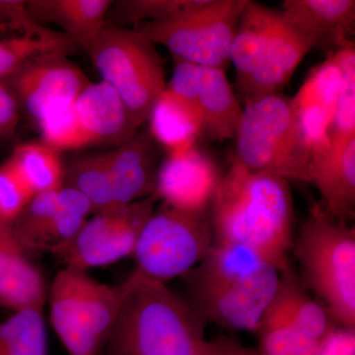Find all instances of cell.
Masks as SVG:
<instances>
[{
    "label": "cell",
    "mask_w": 355,
    "mask_h": 355,
    "mask_svg": "<svg viewBox=\"0 0 355 355\" xmlns=\"http://www.w3.org/2000/svg\"><path fill=\"white\" fill-rule=\"evenodd\" d=\"M209 207L214 241L247 248L280 272L294 244L288 181L251 171L231 155Z\"/></svg>",
    "instance_id": "1"
},
{
    "label": "cell",
    "mask_w": 355,
    "mask_h": 355,
    "mask_svg": "<svg viewBox=\"0 0 355 355\" xmlns=\"http://www.w3.org/2000/svg\"><path fill=\"white\" fill-rule=\"evenodd\" d=\"M102 354L207 355L205 321L165 284L130 273Z\"/></svg>",
    "instance_id": "2"
},
{
    "label": "cell",
    "mask_w": 355,
    "mask_h": 355,
    "mask_svg": "<svg viewBox=\"0 0 355 355\" xmlns=\"http://www.w3.org/2000/svg\"><path fill=\"white\" fill-rule=\"evenodd\" d=\"M182 277L187 301L205 322L256 333L277 294L280 270L247 248L214 241L205 259Z\"/></svg>",
    "instance_id": "3"
},
{
    "label": "cell",
    "mask_w": 355,
    "mask_h": 355,
    "mask_svg": "<svg viewBox=\"0 0 355 355\" xmlns=\"http://www.w3.org/2000/svg\"><path fill=\"white\" fill-rule=\"evenodd\" d=\"M303 284L336 323L355 330V228L333 218L317 203L293 244Z\"/></svg>",
    "instance_id": "4"
},
{
    "label": "cell",
    "mask_w": 355,
    "mask_h": 355,
    "mask_svg": "<svg viewBox=\"0 0 355 355\" xmlns=\"http://www.w3.org/2000/svg\"><path fill=\"white\" fill-rule=\"evenodd\" d=\"M233 156L251 171L311 182L312 153L299 128L291 98L282 93L244 103Z\"/></svg>",
    "instance_id": "5"
},
{
    "label": "cell",
    "mask_w": 355,
    "mask_h": 355,
    "mask_svg": "<svg viewBox=\"0 0 355 355\" xmlns=\"http://www.w3.org/2000/svg\"><path fill=\"white\" fill-rule=\"evenodd\" d=\"M88 55L102 81L120 96L135 125L147 123L167 86L155 44L137 29L108 22Z\"/></svg>",
    "instance_id": "6"
},
{
    "label": "cell",
    "mask_w": 355,
    "mask_h": 355,
    "mask_svg": "<svg viewBox=\"0 0 355 355\" xmlns=\"http://www.w3.org/2000/svg\"><path fill=\"white\" fill-rule=\"evenodd\" d=\"M214 243L209 211L190 214L163 205L140 233L132 254L135 272L166 284L198 266Z\"/></svg>",
    "instance_id": "7"
},
{
    "label": "cell",
    "mask_w": 355,
    "mask_h": 355,
    "mask_svg": "<svg viewBox=\"0 0 355 355\" xmlns=\"http://www.w3.org/2000/svg\"><path fill=\"white\" fill-rule=\"evenodd\" d=\"M246 0H205L172 19L147 22L135 28L173 58L207 69L230 62V49Z\"/></svg>",
    "instance_id": "8"
},
{
    "label": "cell",
    "mask_w": 355,
    "mask_h": 355,
    "mask_svg": "<svg viewBox=\"0 0 355 355\" xmlns=\"http://www.w3.org/2000/svg\"><path fill=\"white\" fill-rule=\"evenodd\" d=\"M156 202L157 198L151 196L121 209L93 214L55 256L67 268L84 272L132 256L142 229L155 211Z\"/></svg>",
    "instance_id": "9"
},
{
    "label": "cell",
    "mask_w": 355,
    "mask_h": 355,
    "mask_svg": "<svg viewBox=\"0 0 355 355\" xmlns=\"http://www.w3.org/2000/svg\"><path fill=\"white\" fill-rule=\"evenodd\" d=\"M6 83L21 111L38 125L53 112L76 101L91 81L69 57L51 55L26 64Z\"/></svg>",
    "instance_id": "10"
},
{
    "label": "cell",
    "mask_w": 355,
    "mask_h": 355,
    "mask_svg": "<svg viewBox=\"0 0 355 355\" xmlns=\"http://www.w3.org/2000/svg\"><path fill=\"white\" fill-rule=\"evenodd\" d=\"M221 173L196 144L166 155L159 164L154 196L171 209L190 214L209 211Z\"/></svg>",
    "instance_id": "11"
},
{
    "label": "cell",
    "mask_w": 355,
    "mask_h": 355,
    "mask_svg": "<svg viewBox=\"0 0 355 355\" xmlns=\"http://www.w3.org/2000/svg\"><path fill=\"white\" fill-rule=\"evenodd\" d=\"M342 84L336 55L311 70L297 94L291 98L294 118L312 153V163L328 158L329 130Z\"/></svg>",
    "instance_id": "12"
},
{
    "label": "cell",
    "mask_w": 355,
    "mask_h": 355,
    "mask_svg": "<svg viewBox=\"0 0 355 355\" xmlns=\"http://www.w3.org/2000/svg\"><path fill=\"white\" fill-rule=\"evenodd\" d=\"M279 11L311 49L328 58L354 42V0H284Z\"/></svg>",
    "instance_id": "13"
},
{
    "label": "cell",
    "mask_w": 355,
    "mask_h": 355,
    "mask_svg": "<svg viewBox=\"0 0 355 355\" xmlns=\"http://www.w3.org/2000/svg\"><path fill=\"white\" fill-rule=\"evenodd\" d=\"M84 148L125 144L139 132L120 96L104 81L90 83L76 101Z\"/></svg>",
    "instance_id": "14"
},
{
    "label": "cell",
    "mask_w": 355,
    "mask_h": 355,
    "mask_svg": "<svg viewBox=\"0 0 355 355\" xmlns=\"http://www.w3.org/2000/svg\"><path fill=\"white\" fill-rule=\"evenodd\" d=\"M112 191L116 207H127L154 195L159 146L148 130L107 151Z\"/></svg>",
    "instance_id": "15"
},
{
    "label": "cell",
    "mask_w": 355,
    "mask_h": 355,
    "mask_svg": "<svg viewBox=\"0 0 355 355\" xmlns=\"http://www.w3.org/2000/svg\"><path fill=\"white\" fill-rule=\"evenodd\" d=\"M83 272L64 266L53 277L46 296L51 323L69 355H102V347L89 330L81 300Z\"/></svg>",
    "instance_id": "16"
},
{
    "label": "cell",
    "mask_w": 355,
    "mask_h": 355,
    "mask_svg": "<svg viewBox=\"0 0 355 355\" xmlns=\"http://www.w3.org/2000/svg\"><path fill=\"white\" fill-rule=\"evenodd\" d=\"M310 50L309 44L287 24L279 11L260 64L240 93L243 102L280 93Z\"/></svg>",
    "instance_id": "17"
},
{
    "label": "cell",
    "mask_w": 355,
    "mask_h": 355,
    "mask_svg": "<svg viewBox=\"0 0 355 355\" xmlns=\"http://www.w3.org/2000/svg\"><path fill=\"white\" fill-rule=\"evenodd\" d=\"M46 296L43 275L30 260L10 224L0 221V305L14 312L44 309Z\"/></svg>",
    "instance_id": "18"
},
{
    "label": "cell",
    "mask_w": 355,
    "mask_h": 355,
    "mask_svg": "<svg viewBox=\"0 0 355 355\" xmlns=\"http://www.w3.org/2000/svg\"><path fill=\"white\" fill-rule=\"evenodd\" d=\"M111 0H32L28 15L39 24L57 25L78 48L90 53L108 23Z\"/></svg>",
    "instance_id": "19"
},
{
    "label": "cell",
    "mask_w": 355,
    "mask_h": 355,
    "mask_svg": "<svg viewBox=\"0 0 355 355\" xmlns=\"http://www.w3.org/2000/svg\"><path fill=\"white\" fill-rule=\"evenodd\" d=\"M78 49L64 33L50 29L31 18L0 37V80L6 81L26 64L44 57H69Z\"/></svg>",
    "instance_id": "20"
},
{
    "label": "cell",
    "mask_w": 355,
    "mask_h": 355,
    "mask_svg": "<svg viewBox=\"0 0 355 355\" xmlns=\"http://www.w3.org/2000/svg\"><path fill=\"white\" fill-rule=\"evenodd\" d=\"M198 109L202 139L217 142L234 139L244 107L231 87L224 69L203 67Z\"/></svg>",
    "instance_id": "21"
},
{
    "label": "cell",
    "mask_w": 355,
    "mask_h": 355,
    "mask_svg": "<svg viewBox=\"0 0 355 355\" xmlns=\"http://www.w3.org/2000/svg\"><path fill=\"white\" fill-rule=\"evenodd\" d=\"M310 183L319 191L324 211L350 224L355 216V139L336 157L313 162Z\"/></svg>",
    "instance_id": "22"
},
{
    "label": "cell",
    "mask_w": 355,
    "mask_h": 355,
    "mask_svg": "<svg viewBox=\"0 0 355 355\" xmlns=\"http://www.w3.org/2000/svg\"><path fill=\"white\" fill-rule=\"evenodd\" d=\"M279 10L246 0L230 49L236 85L241 93L260 64L273 21Z\"/></svg>",
    "instance_id": "23"
},
{
    "label": "cell",
    "mask_w": 355,
    "mask_h": 355,
    "mask_svg": "<svg viewBox=\"0 0 355 355\" xmlns=\"http://www.w3.org/2000/svg\"><path fill=\"white\" fill-rule=\"evenodd\" d=\"M148 130L167 154L184 150L202 139L198 110L165 90L149 116Z\"/></svg>",
    "instance_id": "24"
},
{
    "label": "cell",
    "mask_w": 355,
    "mask_h": 355,
    "mask_svg": "<svg viewBox=\"0 0 355 355\" xmlns=\"http://www.w3.org/2000/svg\"><path fill=\"white\" fill-rule=\"evenodd\" d=\"M275 299L298 330L318 345L338 327L329 310L310 295L291 265L280 272Z\"/></svg>",
    "instance_id": "25"
},
{
    "label": "cell",
    "mask_w": 355,
    "mask_h": 355,
    "mask_svg": "<svg viewBox=\"0 0 355 355\" xmlns=\"http://www.w3.org/2000/svg\"><path fill=\"white\" fill-rule=\"evenodd\" d=\"M60 153L44 142L18 144L6 163L33 197L64 186V162Z\"/></svg>",
    "instance_id": "26"
},
{
    "label": "cell",
    "mask_w": 355,
    "mask_h": 355,
    "mask_svg": "<svg viewBox=\"0 0 355 355\" xmlns=\"http://www.w3.org/2000/svg\"><path fill=\"white\" fill-rule=\"evenodd\" d=\"M64 186L83 193L94 214L119 209L112 191L107 151L76 155L64 163Z\"/></svg>",
    "instance_id": "27"
},
{
    "label": "cell",
    "mask_w": 355,
    "mask_h": 355,
    "mask_svg": "<svg viewBox=\"0 0 355 355\" xmlns=\"http://www.w3.org/2000/svg\"><path fill=\"white\" fill-rule=\"evenodd\" d=\"M254 334L260 340L261 355H315L319 347L298 330L275 297Z\"/></svg>",
    "instance_id": "28"
},
{
    "label": "cell",
    "mask_w": 355,
    "mask_h": 355,
    "mask_svg": "<svg viewBox=\"0 0 355 355\" xmlns=\"http://www.w3.org/2000/svg\"><path fill=\"white\" fill-rule=\"evenodd\" d=\"M335 55L342 71V84L329 130L330 153L328 158L340 155L350 140L355 139L354 42L338 51Z\"/></svg>",
    "instance_id": "29"
},
{
    "label": "cell",
    "mask_w": 355,
    "mask_h": 355,
    "mask_svg": "<svg viewBox=\"0 0 355 355\" xmlns=\"http://www.w3.org/2000/svg\"><path fill=\"white\" fill-rule=\"evenodd\" d=\"M43 308L16 311L0 323V355H48Z\"/></svg>",
    "instance_id": "30"
},
{
    "label": "cell",
    "mask_w": 355,
    "mask_h": 355,
    "mask_svg": "<svg viewBox=\"0 0 355 355\" xmlns=\"http://www.w3.org/2000/svg\"><path fill=\"white\" fill-rule=\"evenodd\" d=\"M205 0H123L114 2L112 24H144L172 19L202 4ZM109 13V14H110Z\"/></svg>",
    "instance_id": "31"
},
{
    "label": "cell",
    "mask_w": 355,
    "mask_h": 355,
    "mask_svg": "<svg viewBox=\"0 0 355 355\" xmlns=\"http://www.w3.org/2000/svg\"><path fill=\"white\" fill-rule=\"evenodd\" d=\"M76 101L53 112L37 125L41 141L60 153L85 149L77 120Z\"/></svg>",
    "instance_id": "32"
},
{
    "label": "cell",
    "mask_w": 355,
    "mask_h": 355,
    "mask_svg": "<svg viewBox=\"0 0 355 355\" xmlns=\"http://www.w3.org/2000/svg\"><path fill=\"white\" fill-rule=\"evenodd\" d=\"M32 198L13 170L6 162L0 166V221L12 223Z\"/></svg>",
    "instance_id": "33"
},
{
    "label": "cell",
    "mask_w": 355,
    "mask_h": 355,
    "mask_svg": "<svg viewBox=\"0 0 355 355\" xmlns=\"http://www.w3.org/2000/svg\"><path fill=\"white\" fill-rule=\"evenodd\" d=\"M173 60L174 70L169 83L166 86V90L169 91L182 101L198 109L203 67L179 58H173Z\"/></svg>",
    "instance_id": "34"
},
{
    "label": "cell",
    "mask_w": 355,
    "mask_h": 355,
    "mask_svg": "<svg viewBox=\"0 0 355 355\" xmlns=\"http://www.w3.org/2000/svg\"><path fill=\"white\" fill-rule=\"evenodd\" d=\"M20 113V105L12 89L6 81L0 80V140L15 135Z\"/></svg>",
    "instance_id": "35"
},
{
    "label": "cell",
    "mask_w": 355,
    "mask_h": 355,
    "mask_svg": "<svg viewBox=\"0 0 355 355\" xmlns=\"http://www.w3.org/2000/svg\"><path fill=\"white\" fill-rule=\"evenodd\" d=\"M315 355H355L354 329L336 327L320 343Z\"/></svg>",
    "instance_id": "36"
},
{
    "label": "cell",
    "mask_w": 355,
    "mask_h": 355,
    "mask_svg": "<svg viewBox=\"0 0 355 355\" xmlns=\"http://www.w3.org/2000/svg\"><path fill=\"white\" fill-rule=\"evenodd\" d=\"M207 355H261L258 349L248 347L232 338H221L209 342Z\"/></svg>",
    "instance_id": "37"
}]
</instances>
